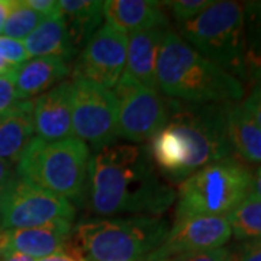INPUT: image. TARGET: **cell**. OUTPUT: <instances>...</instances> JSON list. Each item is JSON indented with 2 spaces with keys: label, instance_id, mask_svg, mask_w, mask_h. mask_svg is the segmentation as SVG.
Wrapping results in <instances>:
<instances>
[{
  "label": "cell",
  "instance_id": "obj_1",
  "mask_svg": "<svg viewBox=\"0 0 261 261\" xmlns=\"http://www.w3.org/2000/svg\"><path fill=\"white\" fill-rule=\"evenodd\" d=\"M83 202L103 218L161 216L176 202V190L155 168L148 147L112 144L90 157Z\"/></svg>",
  "mask_w": 261,
  "mask_h": 261
},
{
  "label": "cell",
  "instance_id": "obj_2",
  "mask_svg": "<svg viewBox=\"0 0 261 261\" xmlns=\"http://www.w3.org/2000/svg\"><path fill=\"white\" fill-rule=\"evenodd\" d=\"M155 75L160 93L177 102L238 103L245 92L238 77L199 54L170 28L161 41Z\"/></svg>",
  "mask_w": 261,
  "mask_h": 261
},
{
  "label": "cell",
  "instance_id": "obj_3",
  "mask_svg": "<svg viewBox=\"0 0 261 261\" xmlns=\"http://www.w3.org/2000/svg\"><path fill=\"white\" fill-rule=\"evenodd\" d=\"M170 231L163 216H112L75 225L71 245L84 261H145Z\"/></svg>",
  "mask_w": 261,
  "mask_h": 261
},
{
  "label": "cell",
  "instance_id": "obj_4",
  "mask_svg": "<svg viewBox=\"0 0 261 261\" xmlns=\"http://www.w3.org/2000/svg\"><path fill=\"white\" fill-rule=\"evenodd\" d=\"M90 148L70 137L44 141L34 137L16 163V174L70 203H82L87 183Z\"/></svg>",
  "mask_w": 261,
  "mask_h": 261
},
{
  "label": "cell",
  "instance_id": "obj_5",
  "mask_svg": "<svg viewBox=\"0 0 261 261\" xmlns=\"http://www.w3.org/2000/svg\"><path fill=\"white\" fill-rule=\"evenodd\" d=\"M252 171L237 157L211 163L178 185L176 221L190 216H226L251 192Z\"/></svg>",
  "mask_w": 261,
  "mask_h": 261
},
{
  "label": "cell",
  "instance_id": "obj_6",
  "mask_svg": "<svg viewBox=\"0 0 261 261\" xmlns=\"http://www.w3.org/2000/svg\"><path fill=\"white\" fill-rule=\"evenodd\" d=\"M177 34L199 54L245 80L243 3L212 2L200 15L177 25Z\"/></svg>",
  "mask_w": 261,
  "mask_h": 261
},
{
  "label": "cell",
  "instance_id": "obj_7",
  "mask_svg": "<svg viewBox=\"0 0 261 261\" xmlns=\"http://www.w3.org/2000/svg\"><path fill=\"white\" fill-rule=\"evenodd\" d=\"M226 105H193L171 100L167 125L189 148L187 177L211 163L233 157L228 138Z\"/></svg>",
  "mask_w": 261,
  "mask_h": 261
},
{
  "label": "cell",
  "instance_id": "obj_8",
  "mask_svg": "<svg viewBox=\"0 0 261 261\" xmlns=\"http://www.w3.org/2000/svg\"><path fill=\"white\" fill-rule=\"evenodd\" d=\"M118 105L116 137L141 144L149 141L167 125L171 99L122 75L113 89Z\"/></svg>",
  "mask_w": 261,
  "mask_h": 261
},
{
  "label": "cell",
  "instance_id": "obj_9",
  "mask_svg": "<svg viewBox=\"0 0 261 261\" xmlns=\"http://www.w3.org/2000/svg\"><path fill=\"white\" fill-rule=\"evenodd\" d=\"M74 206L63 197L39 189L18 174L0 193V231L27 229L53 224L73 222Z\"/></svg>",
  "mask_w": 261,
  "mask_h": 261
},
{
  "label": "cell",
  "instance_id": "obj_10",
  "mask_svg": "<svg viewBox=\"0 0 261 261\" xmlns=\"http://www.w3.org/2000/svg\"><path fill=\"white\" fill-rule=\"evenodd\" d=\"M73 132L94 152L115 144L118 105L111 89L73 79Z\"/></svg>",
  "mask_w": 261,
  "mask_h": 261
},
{
  "label": "cell",
  "instance_id": "obj_11",
  "mask_svg": "<svg viewBox=\"0 0 261 261\" xmlns=\"http://www.w3.org/2000/svg\"><path fill=\"white\" fill-rule=\"evenodd\" d=\"M128 35L105 22L86 42L71 68L73 79H86L113 90L126 64Z\"/></svg>",
  "mask_w": 261,
  "mask_h": 261
},
{
  "label": "cell",
  "instance_id": "obj_12",
  "mask_svg": "<svg viewBox=\"0 0 261 261\" xmlns=\"http://www.w3.org/2000/svg\"><path fill=\"white\" fill-rule=\"evenodd\" d=\"M231 235L226 216H190L174 221L164 241L145 261H180L199 252L222 248Z\"/></svg>",
  "mask_w": 261,
  "mask_h": 261
},
{
  "label": "cell",
  "instance_id": "obj_13",
  "mask_svg": "<svg viewBox=\"0 0 261 261\" xmlns=\"http://www.w3.org/2000/svg\"><path fill=\"white\" fill-rule=\"evenodd\" d=\"M35 137L61 141L73 134V82L64 80L32 100Z\"/></svg>",
  "mask_w": 261,
  "mask_h": 261
},
{
  "label": "cell",
  "instance_id": "obj_14",
  "mask_svg": "<svg viewBox=\"0 0 261 261\" xmlns=\"http://www.w3.org/2000/svg\"><path fill=\"white\" fill-rule=\"evenodd\" d=\"M73 229V222L57 221L37 228L2 231L0 251L8 250L22 252L35 260H39L64 250L71 243Z\"/></svg>",
  "mask_w": 261,
  "mask_h": 261
},
{
  "label": "cell",
  "instance_id": "obj_15",
  "mask_svg": "<svg viewBox=\"0 0 261 261\" xmlns=\"http://www.w3.org/2000/svg\"><path fill=\"white\" fill-rule=\"evenodd\" d=\"M168 28L141 29L128 35L126 64L123 74L148 89H157V60L164 34Z\"/></svg>",
  "mask_w": 261,
  "mask_h": 261
},
{
  "label": "cell",
  "instance_id": "obj_16",
  "mask_svg": "<svg viewBox=\"0 0 261 261\" xmlns=\"http://www.w3.org/2000/svg\"><path fill=\"white\" fill-rule=\"evenodd\" d=\"M68 61L58 57H38L20 64L10 75L19 100H31L64 82L70 74Z\"/></svg>",
  "mask_w": 261,
  "mask_h": 261
},
{
  "label": "cell",
  "instance_id": "obj_17",
  "mask_svg": "<svg viewBox=\"0 0 261 261\" xmlns=\"http://www.w3.org/2000/svg\"><path fill=\"white\" fill-rule=\"evenodd\" d=\"M106 22L122 32L141 29L168 28V18L163 2L154 0H108L103 2Z\"/></svg>",
  "mask_w": 261,
  "mask_h": 261
},
{
  "label": "cell",
  "instance_id": "obj_18",
  "mask_svg": "<svg viewBox=\"0 0 261 261\" xmlns=\"http://www.w3.org/2000/svg\"><path fill=\"white\" fill-rule=\"evenodd\" d=\"M34 137L32 100H19L0 115V160L18 163Z\"/></svg>",
  "mask_w": 261,
  "mask_h": 261
},
{
  "label": "cell",
  "instance_id": "obj_19",
  "mask_svg": "<svg viewBox=\"0 0 261 261\" xmlns=\"http://www.w3.org/2000/svg\"><path fill=\"white\" fill-rule=\"evenodd\" d=\"M228 138L233 157L248 164H261V128L245 112L241 103L226 106Z\"/></svg>",
  "mask_w": 261,
  "mask_h": 261
},
{
  "label": "cell",
  "instance_id": "obj_20",
  "mask_svg": "<svg viewBox=\"0 0 261 261\" xmlns=\"http://www.w3.org/2000/svg\"><path fill=\"white\" fill-rule=\"evenodd\" d=\"M58 9L65 20L71 45L83 49L86 42L102 27L105 18L103 2L96 0H58Z\"/></svg>",
  "mask_w": 261,
  "mask_h": 261
},
{
  "label": "cell",
  "instance_id": "obj_21",
  "mask_svg": "<svg viewBox=\"0 0 261 261\" xmlns=\"http://www.w3.org/2000/svg\"><path fill=\"white\" fill-rule=\"evenodd\" d=\"M23 45L29 58L58 57L70 61L75 54L61 15L44 19L42 23L23 41Z\"/></svg>",
  "mask_w": 261,
  "mask_h": 261
},
{
  "label": "cell",
  "instance_id": "obj_22",
  "mask_svg": "<svg viewBox=\"0 0 261 261\" xmlns=\"http://www.w3.org/2000/svg\"><path fill=\"white\" fill-rule=\"evenodd\" d=\"M244 70L245 80H261V0L244 2Z\"/></svg>",
  "mask_w": 261,
  "mask_h": 261
},
{
  "label": "cell",
  "instance_id": "obj_23",
  "mask_svg": "<svg viewBox=\"0 0 261 261\" xmlns=\"http://www.w3.org/2000/svg\"><path fill=\"white\" fill-rule=\"evenodd\" d=\"M226 219L240 243L261 240V199L258 197L250 193L226 215Z\"/></svg>",
  "mask_w": 261,
  "mask_h": 261
},
{
  "label": "cell",
  "instance_id": "obj_24",
  "mask_svg": "<svg viewBox=\"0 0 261 261\" xmlns=\"http://www.w3.org/2000/svg\"><path fill=\"white\" fill-rule=\"evenodd\" d=\"M44 16L31 9L25 0H13V6L6 23L3 27V37L12 39H27V38L42 23Z\"/></svg>",
  "mask_w": 261,
  "mask_h": 261
},
{
  "label": "cell",
  "instance_id": "obj_25",
  "mask_svg": "<svg viewBox=\"0 0 261 261\" xmlns=\"http://www.w3.org/2000/svg\"><path fill=\"white\" fill-rule=\"evenodd\" d=\"M214 0H176V2H163L164 8L170 10L171 18L177 25H181L190 19L196 18L212 3Z\"/></svg>",
  "mask_w": 261,
  "mask_h": 261
},
{
  "label": "cell",
  "instance_id": "obj_26",
  "mask_svg": "<svg viewBox=\"0 0 261 261\" xmlns=\"http://www.w3.org/2000/svg\"><path fill=\"white\" fill-rule=\"evenodd\" d=\"M0 56L13 65L23 64L29 60L23 42L8 37H0Z\"/></svg>",
  "mask_w": 261,
  "mask_h": 261
},
{
  "label": "cell",
  "instance_id": "obj_27",
  "mask_svg": "<svg viewBox=\"0 0 261 261\" xmlns=\"http://www.w3.org/2000/svg\"><path fill=\"white\" fill-rule=\"evenodd\" d=\"M226 261H261V240L241 241L228 248Z\"/></svg>",
  "mask_w": 261,
  "mask_h": 261
},
{
  "label": "cell",
  "instance_id": "obj_28",
  "mask_svg": "<svg viewBox=\"0 0 261 261\" xmlns=\"http://www.w3.org/2000/svg\"><path fill=\"white\" fill-rule=\"evenodd\" d=\"M19 102L10 75H0V115L8 112Z\"/></svg>",
  "mask_w": 261,
  "mask_h": 261
},
{
  "label": "cell",
  "instance_id": "obj_29",
  "mask_svg": "<svg viewBox=\"0 0 261 261\" xmlns=\"http://www.w3.org/2000/svg\"><path fill=\"white\" fill-rule=\"evenodd\" d=\"M241 106L261 128V83L254 84L248 97L241 103Z\"/></svg>",
  "mask_w": 261,
  "mask_h": 261
},
{
  "label": "cell",
  "instance_id": "obj_30",
  "mask_svg": "<svg viewBox=\"0 0 261 261\" xmlns=\"http://www.w3.org/2000/svg\"><path fill=\"white\" fill-rule=\"evenodd\" d=\"M31 9L38 12L44 18H53L61 15L58 9V0H25Z\"/></svg>",
  "mask_w": 261,
  "mask_h": 261
},
{
  "label": "cell",
  "instance_id": "obj_31",
  "mask_svg": "<svg viewBox=\"0 0 261 261\" xmlns=\"http://www.w3.org/2000/svg\"><path fill=\"white\" fill-rule=\"evenodd\" d=\"M228 260V248H216L211 251L199 252L195 255H190L186 258H181L180 261H226Z\"/></svg>",
  "mask_w": 261,
  "mask_h": 261
},
{
  "label": "cell",
  "instance_id": "obj_32",
  "mask_svg": "<svg viewBox=\"0 0 261 261\" xmlns=\"http://www.w3.org/2000/svg\"><path fill=\"white\" fill-rule=\"evenodd\" d=\"M37 261H84L83 257L79 254V251L75 250L74 247L71 245V243L65 247L64 250L56 252L53 255H48L44 258H39Z\"/></svg>",
  "mask_w": 261,
  "mask_h": 261
},
{
  "label": "cell",
  "instance_id": "obj_33",
  "mask_svg": "<svg viewBox=\"0 0 261 261\" xmlns=\"http://www.w3.org/2000/svg\"><path fill=\"white\" fill-rule=\"evenodd\" d=\"M16 176V168L9 161L0 160V193L8 187L10 181Z\"/></svg>",
  "mask_w": 261,
  "mask_h": 261
},
{
  "label": "cell",
  "instance_id": "obj_34",
  "mask_svg": "<svg viewBox=\"0 0 261 261\" xmlns=\"http://www.w3.org/2000/svg\"><path fill=\"white\" fill-rule=\"evenodd\" d=\"M0 261H37L35 258L25 255L22 252L8 251V250H2L0 251Z\"/></svg>",
  "mask_w": 261,
  "mask_h": 261
},
{
  "label": "cell",
  "instance_id": "obj_35",
  "mask_svg": "<svg viewBox=\"0 0 261 261\" xmlns=\"http://www.w3.org/2000/svg\"><path fill=\"white\" fill-rule=\"evenodd\" d=\"M251 195L261 199V166L255 168L251 177Z\"/></svg>",
  "mask_w": 261,
  "mask_h": 261
},
{
  "label": "cell",
  "instance_id": "obj_36",
  "mask_svg": "<svg viewBox=\"0 0 261 261\" xmlns=\"http://www.w3.org/2000/svg\"><path fill=\"white\" fill-rule=\"evenodd\" d=\"M12 6H13V0H0V34L6 23V19L9 16Z\"/></svg>",
  "mask_w": 261,
  "mask_h": 261
},
{
  "label": "cell",
  "instance_id": "obj_37",
  "mask_svg": "<svg viewBox=\"0 0 261 261\" xmlns=\"http://www.w3.org/2000/svg\"><path fill=\"white\" fill-rule=\"evenodd\" d=\"M18 67L19 65L10 64L9 61H6L3 57L0 56V75H12Z\"/></svg>",
  "mask_w": 261,
  "mask_h": 261
},
{
  "label": "cell",
  "instance_id": "obj_38",
  "mask_svg": "<svg viewBox=\"0 0 261 261\" xmlns=\"http://www.w3.org/2000/svg\"><path fill=\"white\" fill-rule=\"evenodd\" d=\"M258 83H261V80H260V82H258Z\"/></svg>",
  "mask_w": 261,
  "mask_h": 261
},
{
  "label": "cell",
  "instance_id": "obj_39",
  "mask_svg": "<svg viewBox=\"0 0 261 261\" xmlns=\"http://www.w3.org/2000/svg\"><path fill=\"white\" fill-rule=\"evenodd\" d=\"M0 232H2V231H0Z\"/></svg>",
  "mask_w": 261,
  "mask_h": 261
}]
</instances>
